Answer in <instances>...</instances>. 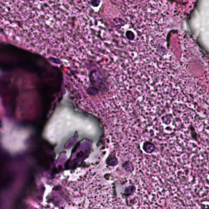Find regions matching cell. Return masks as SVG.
I'll list each match as a JSON object with an SVG mask.
<instances>
[{
    "instance_id": "7a4b0ae2",
    "label": "cell",
    "mask_w": 209,
    "mask_h": 209,
    "mask_svg": "<svg viewBox=\"0 0 209 209\" xmlns=\"http://www.w3.org/2000/svg\"><path fill=\"white\" fill-rule=\"evenodd\" d=\"M126 36L128 39L132 41L134 39L135 36L134 33L130 30H128L126 32Z\"/></svg>"
},
{
    "instance_id": "3957f363",
    "label": "cell",
    "mask_w": 209,
    "mask_h": 209,
    "mask_svg": "<svg viewBox=\"0 0 209 209\" xmlns=\"http://www.w3.org/2000/svg\"><path fill=\"white\" fill-rule=\"evenodd\" d=\"M100 3V0H91V4L92 6L98 7Z\"/></svg>"
},
{
    "instance_id": "6da1fadb",
    "label": "cell",
    "mask_w": 209,
    "mask_h": 209,
    "mask_svg": "<svg viewBox=\"0 0 209 209\" xmlns=\"http://www.w3.org/2000/svg\"><path fill=\"white\" fill-rule=\"evenodd\" d=\"M189 128L190 129V131H191V136L192 138L194 140L198 141V134L196 132L194 128L192 125H191Z\"/></svg>"
}]
</instances>
